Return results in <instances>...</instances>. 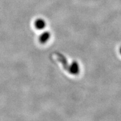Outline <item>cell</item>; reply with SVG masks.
Listing matches in <instances>:
<instances>
[{
  "mask_svg": "<svg viewBox=\"0 0 121 121\" xmlns=\"http://www.w3.org/2000/svg\"><path fill=\"white\" fill-rule=\"evenodd\" d=\"M51 38V33L49 31H46L39 36V42L41 44H45Z\"/></svg>",
  "mask_w": 121,
  "mask_h": 121,
  "instance_id": "3957f363",
  "label": "cell"
},
{
  "mask_svg": "<svg viewBox=\"0 0 121 121\" xmlns=\"http://www.w3.org/2000/svg\"><path fill=\"white\" fill-rule=\"evenodd\" d=\"M35 27L37 29L42 30L46 26V22L45 20H44L42 19H38L37 20L35 21L34 22Z\"/></svg>",
  "mask_w": 121,
  "mask_h": 121,
  "instance_id": "277c9868",
  "label": "cell"
},
{
  "mask_svg": "<svg viewBox=\"0 0 121 121\" xmlns=\"http://www.w3.org/2000/svg\"><path fill=\"white\" fill-rule=\"evenodd\" d=\"M56 55L57 56L58 60H60L62 64L63 68H64L67 71H69V63H68V61L66 57H65L63 55H62L61 53H56Z\"/></svg>",
  "mask_w": 121,
  "mask_h": 121,
  "instance_id": "7a4b0ae2",
  "label": "cell"
},
{
  "mask_svg": "<svg viewBox=\"0 0 121 121\" xmlns=\"http://www.w3.org/2000/svg\"><path fill=\"white\" fill-rule=\"evenodd\" d=\"M80 71V65L77 61H73L69 65V72L73 75H77L79 73Z\"/></svg>",
  "mask_w": 121,
  "mask_h": 121,
  "instance_id": "6da1fadb",
  "label": "cell"
},
{
  "mask_svg": "<svg viewBox=\"0 0 121 121\" xmlns=\"http://www.w3.org/2000/svg\"><path fill=\"white\" fill-rule=\"evenodd\" d=\"M119 52H120V54H121V47L120 48V49H119Z\"/></svg>",
  "mask_w": 121,
  "mask_h": 121,
  "instance_id": "5b68a950",
  "label": "cell"
}]
</instances>
